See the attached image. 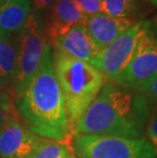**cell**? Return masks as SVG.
<instances>
[{
  "label": "cell",
  "mask_w": 157,
  "mask_h": 158,
  "mask_svg": "<svg viewBox=\"0 0 157 158\" xmlns=\"http://www.w3.org/2000/svg\"><path fill=\"white\" fill-rule=\"evenodd\" d=\"M13 87L8 86L7 81L0 79V102H13Z\"/></svg>",
  "instance_id": "cell-20"
},
{
  "label": "cell",
  "mask_w": 157,
  "mask_h": 158,
  "mask_svg": "<svg viewBox=\"0 0 157 158\" xmlns=\"http://www.w3.org/2000/svg\"><path fill=\"white\" fill-rule=\"evenodd\" d=\"M1 36H3V35H1V34H0V37H1Z\"/></svg>",
  "instance_id": "cell-25"
},
{
  "label": "cell",
  "mask_w": 157,
  "mask_h": 158,
  "mask_svg": "<svg viewBox=\"0 0 157 158\" xmlns=\"http://www.w3.org/2000/svg\"><path fill=\"white\" fill-rule=\"evenodd\" d=\"M150 110L139 94L108 83L73 127V135L141 138Z\"/></svg>",
  "instance_id": "cell-2"
},
{
  "label": "cell",
  "mask_w": 157,
  "mask_h": 158,
  "mask_svg": "<svg viewBox=\"0 0 157 158\" xmlns=\"http://www.w3.org/2000/svg\"><path fill=\"white\" fill-rule=\"evenodd\" d=\"M136 10V0H103L102 13L119 19H129Z\"/></svg>",
  "instance_id": "cell-15"
},
{
  "label": "cell",
  "mask_w": 157,
  "mask_h": 158,
  "mask_svg": "<svg viewBox=\"0 0 157 158\" xmlns=\"http://www.w3.org/2000/svg\"><path fill=\"white\" fill-rule=\"evenodd\" d=\"M51 45L54 46L56 51L85 61L93 66L102 52L91 38L86 25L72 27Z\"/></svg>",
  "instance_id": "cell-9"
},
{
  "label": "cell",
  "mask_w": 157,
  "mask_h": 158,
  "mask_svg": "<svg viewBox=\"0 0 157 158\" xmlns=\"http://www.w3.org/2000/svg\"><path fill=\"white\" fill-rule=\"evenodd\" d=\"M31 0H4L0 3V34L21 31L31 15Z\"/></svg>",
  "instance_id": "cell-12"
},
{
  "label": "cell",
  "mask_w": 157,
  "mask_h": 158,
  "mask_svg": "<svg viewBox=\"0 0 157 158\" xmlns=\"http://www.w3.org/2000/svg\"><path fill=\"white\" fill-rule=\"evenodd\" d=\"M71 144L72 152L80 158H157L151 144L144 137L75 134Z\"/></svg>",
  "instance_id": "cell-4"
},
{
  "label": "cell",
  "mask_w": 157,
  "mask_h": 158,
  "mask_svg": "<svg viewBox=\"0 0 157 158\" xmlns=\"http://www.w3.org/2000/svg\"><path fill=\"white\" fill-rule=\"evenodd\" d=\"M65 158H78V157H76L75 155H73V153H69Z\"/></svg>",
  "instance_id": "cell-22"
},
{
  "label": "cell",
  "mask_w": 157,
  "mask_h": 158,
  "mask_svg": "<svg viewBox=\"0 0 157 158\" xmlns=\"http://www.w3.org/2000/svg\"><path fill=\"white\" fill-rule=\"evenodd\" d=\"M3 1H4V0H0V3H2Z\"/></svg>",
  "instance_id": "cell-24"
},
{
  "label": "cell",
  "mask_w": 157,
  "mask_h": 158,
  "mask_svg": "<svg viewBox=\"0 0 157 158\" xmlns=\"http://www.w3.org/2000/svg\"><path fill=\"white\" fill-rule=\"evenodd\" d=\"M19 45L10 39L9 35L0 37V79L13 81L18 68Z\"/></svg>",
  "instance_id": "cell-13"
},
{
  "label": "cell",
  "mask_w": 157,
  "mask_h": 158,
  "mask_svg": "<svg viewBox=\"0 0 157 158\" xmlns=\"http://www.w3.org/2000/svg\"><path fill=\"white\" fill-rule=\"evenodd\" d=\"M148 25L147 22H138L123 32L111 44L102 50L95 63L104 76L105 81L114 83L131 60L139 38Z\"/></svg>",
  "instance_id": "cell-7"
},
{
  "label": "cell",
  "mask_w": 157,
  "mask_h": 158,
  "mask_svg": "<svg viewBox=\"0 0 157 158\" xmlns=\"http://www.w3.org/2000/svg\"><path fill=\"white\" fill-rule=\"evenodd\" d=\"M47 43V36L41 19L31 12L24 28L19 32L18 68L12 81L15 99L23 97L38 72Z\"/></svg>",
  "instance_id": "cell-5"
},
{
  "label": "cell",
  "mask_w": 157,
  "mask_h": 158,
  "mask_svg": "<svg viewBox=\"0 0 157 158\" xmlns=\"http://www.w3.org/2000/svg\"><path fill=\"white\" fill-rule=\"evenodd\" d=\"M19 112L33 134L71 144L72 131L62 92L53 69L51 45H46L41 65L19 99Z\"/></svg>",
  "instance_id": "cell-1"
},
{
  "label": "cell",
  "mask_w": 157,
  "mask_h": 158,
  "mask_svg": "<svg viewBox=\"0 0 157 158\" xmlns=\"http://www.w3.org/2000/svg\"><path fill=\"white\" fill-rule=\"evenodd\" d=\"M133 25L130 19L113 18L101 12L88 16L86 28L96 46L103 50Z\"/></svg>",
  "instance_id": "cell-11"
},
{
  "label": "cell",
  "mask_w": 157,
  "mask_h": 158,
  "mask_svg": "<svg viewBox=\"0 0 157 158\" xmlns=\"http://www.w3.org/2000/svg\"><path fill=\"white\" fill-rule=\"evenodd\" d=\"M73 153L69 143L42 139L27 158H65Z\"/></svg>",
  "instance_id": "cell-14"
},
{
  "label": "cell",
  "mask_w": 157,
  "mask_h": 158,
  "mask_svg": "<svg viewBox=\"0 0 157 158\" xmlns=\"http://www.w3.org/2000/svg\"><path fill=\"white\" fill-rule=\"evenodd\" d=\"M21 116L16 110L13 102H0V129L4 126L6 122L14 117Z\"/></svg>",
  "instance_id": "cell-18"
},
{
  "label": "cell",
  "mask_w": 157,
  "mask_h": 158,
  "mask_svg": "<svg viewBox=\"0 0 157 158\" xmlns=\"http://www.w3.org/2000/svg\"><path fill=\"white\" fill-rule=\"evenodd\" d=\"M56 0H31V4L34 6L35 8L39 9H45L47 8L48 6L53 5L55 3Z\"/></svg>",
  "instance_id": "cell-21"
},
{
  "label": "cell",
  "mask_w": 157,
  "mask_h": 158,
  "mask_svg": "<svg viewBox=\"0 0 157 158\" xmlns=\"http://www.w3.org/2000/svg\"><path fill=\"white\" fill-rule=\"evenodd\" d=\"M156 75L157 36L148 23L138 40L129 64L114 84L118 87H126L137 91Z\"/></svg>",
  "instance_id": "cell-6"
},
{
  "label": "cell",
  "mask_w": 157,
  "mask_h": 158,
  "mask_svg": "<svg viewBox=\"0 0 157 158\" xmlns=\"http://www.w3.org/2000/svg\"><path fill=\"white\" fill-rule=\"evenodd\" d=\"M53 69L62 92L69 126L73 127L104 86V76L98 69L54 50Z\"/></svg>",
  "instance_id": "cell-3"
},
{
  "label": "cell",
  "mask_w": 157,
  "mask_h": 158,
  "mask_svg": "<svg viewBox=\"0 0 157 158\" xmlns=\"http://www.w3.org/2000/svg\"><path fill=\"white\" fill-rule=\"evenodd\" d=\"M84 15L91 16L102 12L103 0H73Z\"/></svg>",
  "instance_id": "cell-17"
},
{
  "label": "cell",
  "mask_w": 157,
  "mask_h": 158,
  "mask_svg": "<svg viewBox=\"0 0 157 158\" xmlns=\"http://www.w3.org/2000/svg\"><path fill=\"white\" fill-rule=\"evenodd\" d=\"M147 140L151 144L157 155V110L150 114L147 122Z\"/></svg>",
  "instance_id": "cell-19"
},
{
  "label": "cell",
  "mask_w": 157,
  "mask_h": 158,
  "mask_svg": "<svg viewBox=\"0 0 157 158\" xmlns=\"http://www.w3.org/2000/svg\"><path fill=\"white\" fill-rule=\"evenodd\" d=\"M137 92L145 101L148 106L150 112H154L157 110V75L149 82L144 84L141 88L137 90Z\"/></svg>",
  "instance_id": "cell-16"
},
{
  "label": "cell",
  "mask_w": 157,
  "mask_h": 158,
  "mask_svg": "<svg viewBox=\"0 0 157 158\" xmlns=\"http://www.w3.org/2000/svg\"><path fill=\"white\" fill-rule=\"evenodd\" d=\"M87 19L88 16L80 10L73 0H56L51 8L50 22L45 28L50 45L72 27L86 25Z\"/></svg>",
  "instance_id": "cell-10"
},
{
  "label": "cell",
  "mask_w": 157,
  "mask_h": 158,
  "mask_svg": "<svg viewBox=\"0 0 157 158\" xmlns=\"http://www.w3.org/2000/svg\"><path fill=\"white\" fill-rule=\"evenodd\" d=\"M41 139L28 129L22 116L9 119L0 129V158H27Z\"/></svg>",
  "instance_id": "cell-8"
},
{
  "label": "cell",
  "mask_w": 157,
  "mask_h": 158,
  "mask_svg": "<svg viewBox=\"0 0 157 158\" xmlns=\"http://www.w3.org/2000/svg\"><path fill=\"white\" fill-rule=\"evenodd\" d=\"M149 1L151 2L152 4H154V5L156 6V7H157V0H149Z\"/></svg>",
  "instance_id": "cell-23"
}]
</instances>
